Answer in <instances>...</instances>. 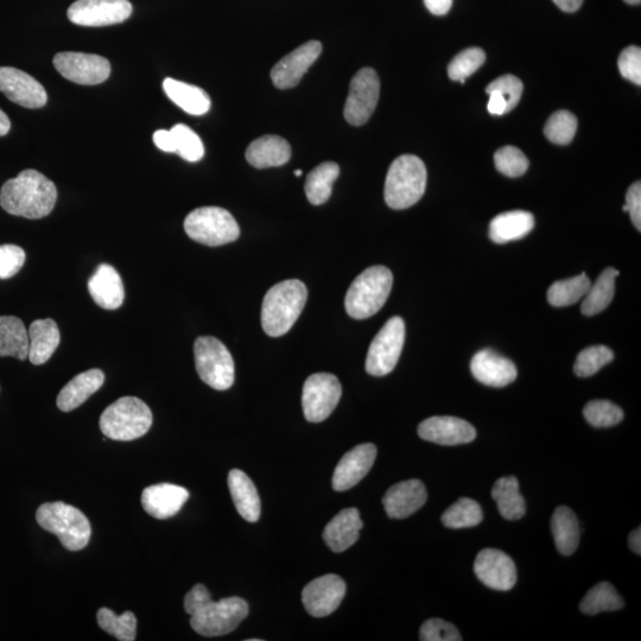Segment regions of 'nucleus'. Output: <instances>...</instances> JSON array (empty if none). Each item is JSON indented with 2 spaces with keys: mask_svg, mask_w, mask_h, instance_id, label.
<instances>
[{
  "mask_svg": "<svg viewBox=\"0 0 641 641\" xmlns=\"http://www.w3.org/2000/svg\"><path fill=\"white\" fill-rule=\"evenodd\" d=\"M184 609L192 617L190 626L203 637H221L233 632L249 615V605L244 599L212 600L208 589L196 585L184 598Z\"/></svg>",
  "mask_w": 641,
  "mask_h": 641,
  "instance_id": "1",
  "label": "nucleus"
},
{
  "mask_svg": "<svg viewBox=\"0 0 641 641\" xmlns=\"http://www.w3.org/2000/svg\"><path fill=\"white\" fill-rule=\"evenodd\" d=\"M54 182L37 170L22 171L4 183L0 190V206L6 213L30 220L48 217L56 205Z\"/></svg>",
  "mask_w": 641,
  "mask_h": 641,
  "instance_id": "2",
  "label": "nucleus"
},
{
  "mask_svg": "<svg viewBox=\"0 0 641 641\" xmlns=\"http://www.w3.org/2000/svg\"><path fill=\"white\" fill-rule=\"evenodd\" d=\"M307 298L306 285L297 279H289L272 287L263 301L264 332L272 338L287 334L302 314Z\"/></svg>",
  "mask_w": 641,
  "mask_h": 641,
  "instance_id": "3",
  "label": "nucleus"
},
{
  "mask_svg": "<svg viewBox=\"0 0 641 641\" xmlns=\"http://www.w3.org/2000/svg\"><path fill=\"white\" fill-rule=\"evenodd\" d=\"M427 180V168L420 157H398L387 171L384 192L387 206L401 211L416 205L425 193Z\"/></svg>",
  "mask_w": 641,
  "mask_h": 641,
  "instance_id": "4",
  "label": "nucleus"
},
{
  "mask_svg": "<svg viewBox=\"0 0 641 641\" xmlns=\"http://www.w3.org/2000/svg\"><path fill=\"white\" fill-rule=\"evenodd\" d=\"M36 520L43 530L54 533L69 551L87 547L92 536L90 520L72 505L56 501L38 507Z\"/></svg>",
  "mask_w": 641,
  "mask_h": 641,
  "instance_id": "5",
  "label": "nucleus"
},
{
  "mask_svg": "<svg viewBox=\"0 0 641 641\" xmlns=\"http://www.w3.org/2000/svg\"><path fill=\"white\" fill-rule=\"evenodd\" d=\"M392 284V272L385 266L368 268L354 279L347 291V314L355 320H365L376 315L389 298Z\"/></svg>",
  "mask_w": 641,
  "mask_h": 641,
  "instance_id": "6",
  "label": "nucleus"
},
{
  "mask_svg": "<svg viewBox=\"0 0 641 641\" xmlns=\"http://www.w3.org/2000/svg\"><path fill=\"white\" fill-rule=\"evenodd\" d=\"M152 412L142 399L123 397L107 406L100 416V430L114 441L141 439L151 428Z\"/></svg>",
  "mask_w": 641,
  "mask_h": 641,
  "instance_id": "7",
  "label": "nucleus"
},
{
  "mask_svg": "<svg viewBox=\"0 0 641 641\" xmlns=\"http://www.w3.org/2000/svg\"><path fill=\"white\" fill-rule=\"evenodd\" d=\"M184 231L196 243L212 247L233 243L240 236L236 219L220 207L195 209L184 220Z\"/></svg>",
  "mask_w": 641,
  "mask_h": 641,
  "instance_id": "8",
  "label": "nucleus"
},
{
  "mask_svg": "<svg viewBox=\"0 0 641 641\" xmlns=\"http://www.w3.org/2000/svg\"><path fill=\"white\" fill-rule=\"evenodd\" d=\"M195 366L202 382L218 391L234 383V361L227 347L213 336H200L194 344Z\"/></svg>",
  "mask_w": 641,
  "mask_h": 641,
  "instance_id": "9",
  "label": "nucleus"
},
{
  "mask_svg": "<svg viewBox=\"0 0 641 641\" xmlns=\"http://www.w3.org/2000/svg\"><path fill=\"white\" fill-rule=\"evenodd\" d=\"M405 342V323L395 316L387 321L368 349L366 371L373 377H384L395 370Z\"/></svg>",
  "mask_w": 641,
  "mask_h": 641,
  "instance_id": "10",
  "label": "nucleus"
},
{
  "mask_svg": "<svg viewBox=\"0 0 641 641\" xmlns=\"http://www.w3.org/2000/svg\"><path fill=\"white\" fill-rule=\"evenodd\" d=\"M342 387L330 373H316L303 386L302 406L308 422L320 423L333 414L340 402Z\"/></svg>",
  "mask_w": 641,
  "mask_h": 641,
  "instance_id": "11",
  "label": "nucleus"
},
{
  "mask_svg": "<svg viewBox=\"0 0 641 641\" xmlns=\"http://www.w3.org/2000/svg\"><path fill=\"white\" fill-rule=\"evenodd\" d=\"M379 76L372 68H363L354 75L349 85L344 116L348 124L361 126L368 122L378 105Z\"/></svg>",
  "mask_w": 641,
  "mask_h": 641,
  "instance_id": "12",
  "label": "nucleus"
},
{
  "mask_svg": "<svg viewBox=\"0 0 641 641\" xmlns=\"http://www.w3.org/2000/svg\"><path fill=\"white\" fill-rule=\"evenodd\" d=\"M54 66L63 78L84 86L103 84L111 75L110 61L93 54L59 53L54 57Z\"/></svg>",
  "mask_w": 641,
  "mask_h": 641,
  "instance_id": "13",
  "label": "nucleus"
},
{
  "mask_svg": "<svg viewBox=\"0 0 641 641\" xmlns=\"http://www.w3.org/2000/svg\"><path fill=\"white\" fill-rule=\"evenodd\" d=\"M129 0H76L69 6V21L81 27H107L130 18Z\"/></svg>",
  "mask_w": 641,
  "mask_h": 641,
  "instance_id": "14",
  "label": "nucleus"
},
{
  "mask_svg": "<svg viewBox=\"0 0 641 641\" xmlns=\"http://www.w3.org/2000/svg\"><path fill=\"white\" fill-rule=\"evenodd\" d=\"M346 595V583L338 575H325L310 582L302 592V602L314 618L334 613Z\"/></svg>",
  "mask_w": 641,
  "mask_h": 641,
  "instance_id": "15",
  "label": "nucleus"
},
{
  "mask_svg": "<svg viewBox=\"0 0 641 641\" xmlns=\"http://www.w3.org/2000/svg\"><path fill=\"white\" fill-rule=\"evenodd\" d=\"M474 573L486 587L494 590L507 592L516 586V564L509 555L500 550L480 551L475 558Z\"/></svg>",
  "mask_w": 641,
  "mask_h": 641,
  "instance_id": "16",
  "label": "nucleus"
},
{
  "mask_svg": "<svg viewBox=\"0 0 641 641\" xmlns=\"http://www.w3.org/2000/svg\"><path fill=\"white\" fill-rule=\"evenodd\" d=\"M321 53L322 44L319 41H309L283 57L271 71L275 87L278 90L296 87Z\"/></svg>",
  "mask_w": 641,
  "mask_h": 641,
  "instance_id": "17",
  "label": "nucleus"
},
{
  "mask_svg": "<svg viewBox=\"0 0 641 641\" xmlns=\"http://www.w3.org/2000/svg\"><path fill=\"white\" fill-rule=\"evenodd\" d=\"M0 92L25 109H41L48 101L47 92L40 82L12 67H0Z\"/></svg>",
  "mask_w": 641,
  "mask_h": 641,
  "instance_id": "18",
  "label": "nucleus"
},
{
  "mask_svg": "<svg viewBox=\"0 0 641 641\" xmlns=\"http://www.w3.org/2000/svg\"><path fill=\"white\" fill-rule=\"evenodd\" d=\"M418 435L422 440L440 444V446H459L477 439V430L471 423L461 418L435 416L420 424Z\"/></svg>",
  "mask_w": 641,
  "mask_h": 641,
  "instance_id": "19",
  "label": "nucleus"
},
{
  "mask_svg": "<svg viewBox=\"0 0 641 641\" xmlns=\"http://www.w3.org/2000/svg\"><path fill=\"white\" fill-rule=\"evenodd\" d=\"M377 458V448L372 443L359 444L348 452L336 466L332 485L336 492H345L358 485L371 471Z\"/></svg>",
  "mask_w": 641,
  "mask_h": 641,
  "instance_id": "20",
  "label": "nucleus"
},
{
  "mask_svg": "<svg viewBox=\"0 0 641 641\" xmlns=\"http://www.w3.org/2000/svg\"><path fill=\"white\" fill-rule=\"evenodd\" d=\"M427 488L420 480L399 482L386 492L383 498L384 509L392 519L412 516L427 503Z\"/></svg>",
  "mask_w": 641,
  "mask_h": 641,
  "instance_id": "21",
  "label": "nucleus"
},
{
  "mask_svg": "<svg viewBox=\"0 0 641 641\" xmlns=\"http://www.w3.org/2000/svg\"><path fill=\"white\" fill-rule=\"evenodd\" d=\"M188 499L189 492L186 488L173 484H158L145 488L142 493V506L151 517L164 520L176 516Z\"/></svg>",
  "mask_w": 641,
  "mask_h": 641,
  "instance_id": "22",
  "label": "nucleus"
},
{
  "mask_svg": "<svg viewBox=\"0 0 641 641\" xmlns=\"http://www.w3.org/2000/svg\"><path fill=\"white\" fill-rule=\"evenodd\" d=\"M471 371L478 382L491 387L510 385L518 374L516 365L510 359L501 357L491 349H484L474 355Z\"/></svg>",
  "mask_w": 641,
  "mask_h": 641,
  "instance_id": "23",
  "label": "nucleus"
},
{
  "mask_svg": "<svg viewBox=\"0 0 641 641\" xmlns=\"http://www.w3.org/2000/svg\"><path fill=\"white\" fill-rule=\"evenodd\" d=\"M88 290L100 308L116 310L123 306L125 289L122 277L109 264H101L88 281Z\"/></svg>",
  "mask_w": 641,
  "mask_h": 641,
  "instance_id": "24",
  "label": "nucleus"
},
{
  "mask_svg": "<svg viewBox=\"0 0 641 641\" xmlns=\"http://www.w3.org/2000/svg\"><path fill=\"white\" fill-rule=\"evenodd\" d=\"M363 528L360 512L357 509H346L330 520L322 536L330 550L344 552L357 543Z\"/></svg>",
  "mask_w": 641,
  "mask_h": 641,
  "instance_id": "25",
  "label": "nucleus"
},
{
  "mask_svg": "<svg viewBox=\"0 0 641 641\" xmlns=\"http://www.w3.org/2000/svg\"><path fill=\"white\" fill-rule=\"evenodd\" d=\"M105 383L103 371L94 370L78 374L71 380L57 396V408L63 412L73 411L84 404L88 398L100 390Z\"/></svg>",
  "mask_w": 641,
  "mask_h": 641,
  "instance_id": "26",
  "label": "nucleus"
},
{
  "mask_svg": "<svg viewBox=\"0 0 641 641\" xmlns=\"http://www.w3.org/2000/svg\"><path fill=\"white\" fill-rule=\"evenodd\" d=\"M30 363L36 366L46 364L60 345L59 326L53 319L36 320L28 329Z\"/></svg>",
  "mask_w": 641,
  "mask_h": 641,
  "instance_id": "27",
  "label": "nucleus"
},
{
  "mask_svg": "<svg viewBox=\"0 0 641 641\" xmlns=\"http://www.w3.org/2000/svg\"><path fill=\"white\" fill-rule=\"evenodd\" d=\"M290 158V144L278 136L260 137L246 150L247 162L257 169L281 167L287 164Z\"/></svg>",
  "mask_w": 641,
  "mask_h": 641,
  "instance_id": "28",
  "label": "nucleus"
},
{
  "mask_svg": "<svg viewBox=\"0 0 641 641\" xmlns=\"http://www.w3.org/2000/svg\"><path fill=\"white\" fill-rule=\"evenodd\" d=\"M228 488L232 495L234 506L240 516L249 523H256L262 512L260 498L255 484L239 469H233L228 474Z\"/></svg>",
  "mask_w": 641,
  "mask_h": 641,
  "instance_id": "29",
  "label": "nucleus"
},
{
  "mask_svg": "<svg viewBox=\"0 0 641 641\" xmlns=\"http://www.w3.org/2000/svg\"><path fill=\"white\" fill-rule=\"evenodd\" d=\"M535 227V218L529 212L513 211L499 214L490 225V238L495 244H507L523 239Z\"/></svg>",
  "mask_w": 641,
  "mask_h": 641,
  "instance_id": "30",
  "label": "nucleus"
},
{
  "mask_svg": "<svg viewBox=\"0 0 641 641\" xmlns=\"http://www.w3.org/2000/svg\"><path fill=\"white\" fill-rule=\"evenodd\" d=\"M163 90L174 104L192 116H203L211 109V98L198 86L168 78L163 81Z\"/></svg>",
  "mask_w": 641,
  "mask_h": 641,
  "instance_id": "31",
  "label": "nucleus"
},
{
  "mask_svg": "<svg viewBox=\"0 0 641 641\" xmlns=\"http://www.w3.org/2000/svg\"><path fill=\"white\" fill-rule=\"evenodd\" d=\"M551 531L558 552L564 556L573 555L580 544V522L573 510L567 506L557 507L551 518Z\"/></svg>",
  "mask_w": 641,
  "mask_h": 641,
  "instance_id": "32",
  "label": "nucleus"
},
{
  "mask_svg": "<svg viewBox=\"0 0 641 641\" xmlns=\"http://www.w3.org/2000/svg\"><path fill=\"white\" fill-rule=\"evenodd\" d=\"M12 357L24 361L29 357V335L21 319L0 316V358Z\"/></svg>",
  "mask_w": 641,
  "mask_h": 641,
  "instance_id": "33",
  "label": "nucleus"
},
{
  "mask_svg": "<svg viewBox=\"0 0 641 641\" xmlns=\"http://www.w3.org/2000/svg\"><path fill=\"white\" fill-rule=\"evenodd\" d=\"M492 497L497 501L498 510L505 519L519 520L525 516V500L520 494L517 478H501L495 482Z\"/></svg>",
  "mask_w": 641,
  "mask_h": 641,
  "instance_id": "34",
  "label": "nucleus"
},
{
  "mask_svg": "<svg viewBox=\"0 0 641 641\" xmlns=\"http://www.w3.org/2000/svg\"><path fill=\"white\" fill-rule=\"evenodd\" d=\"M620 272L614 268H608L592 285L582 303V314L586 316L598 315L612 303L615 294V279Z\"/></svg>",
  "mask_w": 641,
  "mask_h": 641,
  "instance_id": "35",
  "label": "nucleus"
},
{
  "mask_svg": "<svg viewBox=\"0 0 641 641\" xmlns=\"http://www.w3.org/2000/svg\"><path fill=\"white\" fill-rule=\"evenodd\" d=\"M339 175L340 167L334 162L322 163L310 171L304 186L309 202L314 206L326 203L332 195L333 184Z\"/></svg>",
  "mask_w": 641,
  "mask_h": 641,
  "instance_id": "36",
  "label": "nucleus"
},
{
  "mask_svg": "<svg viewBox=\"0 0 641 641\" xmlns=\"http://www.w3.org/2000/svg\"><path fill=\"white\" fill-rule=\"evenodd\" d=\"M624 606L625 602L617 589L611 583L601 582L589 590L580 604V609L587 615H596L602 612L620 611Z\"/></svg>",
  "mask_w": 641,
  "mask_h": 641,
  "instance_id": "37",
  "label": "nucleus"
},
{
  "mask_svg": "<svg viewBox=\"0 0 641 641\" xmlns=\"http://www.w3.org/2000/svg\"><path fill=\"white\" fill-rule=\"evenodd\" d=\"M592 285L586 274L564 279L551 285L548 290V301L554 307H568L582 300Z\"/></svg>",
  "mask_w": 641,
  "mask_h": 641,
  "instance_id": "38",
  "label": "nucleus"
},
{
  "mask_svg": "<svg viewBox=\"0 0 641 641\" xmlns=\"http://www.w3.org/2000/svg\"><path fill=\"white\" fill-rule=\"evenodd\" d=\"M484 519V512L477 501L461 498L443 513L442 523L449 529H466L477 526Z\"/></svg>",
  "mask_w": 641,
  "mask_h": 641,
  "instance_id": "39",
  "label": "nucleus"
},
{
  "mask_svg": "<svg viewBox=\"0 0 641 641\" xmlns=\"http://www.w3.org/2000/svg\"><path fill=\"white\" fill-rule=\"evenodd\" d=\"M101 630L111 634L120 641H133L137 636V618L132 612L122 615L114 614L109 608H100L97 614Z\"/></svg>",
  "mask_w": 641,
  "mask_h": 641,
  "instance_id": "40",
  "label": "nucleus"
},
{
  "mask_svg": "<svg viewBox=\"0 0 641 641\" xmlns=\"http://www.w3.org/2000/svg\"><path fill=\"white\" fill-rule=\"evenodd\" d=\"M614 353L606 346H592L577 355L574 372L577 377L588 378L598 373L602 367L612 363Z\"/></svg>",
  "mask_w": 641,
  "mask_h": 641,
  "instance_id": "41",
  "label": "nucleus"
},
{
  "mask_svg": "<svg viewBox=\"0 0 641 641\" xmlns=\"http://www.w3.org/2000/svg\"><path fill=\"white\" fill-rule=\"evenodd\" d=\"M174 139L176 154L188 162H199L205 156V147L201 138L184 124H177L170 130Z\"/></svg>",
  "mask_w": 641,
  "mask_h": 641,
  "instance_id": "42",
  "label": "nucleus"
},
{
  "mask_svg": "<svg viewBox=\"0 0 641 641\" xmlns=\"http://www.w3.org/2000/svg\"><path fill=\"white\" fill-rule=\"evenodd\" d=\"M577 131V119L569 111H558L550 117L544 128V135L551 143L567 145L573 141Z\"/></svg>",
  "mask_w": 641,
  "mask_h": 641,
  "instance_id": "43",
  "label": "nucleus"
},
{
  "mask_svg": "<svg viewBox=\"0 0 641 641\" xmlns=\"http://www.w3.org/2000/svg\"><path fill=\"white\" fill-rule=\"evenodd\" d=\"M486 61V54L480 48H468L463 50L455 59L450 62L448 67L449 78L454 81H460L465 84L469 76L473 75L478 69L484 65Z\"/></svg>",
  "mask_w": 641,
  "mask_h": 641,
  "instance_id": "44",
  "label": "nucleus"
},
{
  "mask_svg": "<svg viewBox=\"0 0 641 641\" xmlns=\"http://www.w3.org/2000/svg\"><path fill=\"white\" fill-rule=\"evenodd\" d=\"M583 415L595 428H611L624 420V411L609 401L589 402L583 409Z\"/></svg>",
  "mask_w": 641,
  "mask_h": 641,
  "instance_id": "45",
  "label": "nucleus"
},
{
  "mask_svg": "<svg viewBox=\"0 0 641 641\" xmlns=\"http://www.w3.org/2000/svg\"><path fill=\"white\" fill-rule=\"evenodd\" d=\"M494 163L501 174L512 177V179L523 176L530 165L528 157L516 147L499 149L495 152Z\"/></svg>",
  "mask_w": 641,
  "mask_h": 641,
  "instance_id": "46",
  "label": "nucleus"
},
{
  "mask_svg": "<svg viewBox=\"0 0 641 641\" xmlns=\"http://www.w3.org/2000/svg\"><path fill=\"white\" fill-rule=\"evenodd\" d=\"M523 90V82L517 76L504 75L491 82L486 88V93L498 92L503 95L507 104V112H510L516 109L520 99H522Z\"/></svg>",
  "mask_w": 641,
  "mask_h": 641,
  "instance_id": "47",
  "label": "nucleus"
},
{
  "mask_svg": "<svg viewBox=\"0 0 641 641\" xmlns=\"http://www.w3.org/2000/svg\"><path fill=\"white\" fill-rule=\"evenodd\" d=\"M422 641H461L458 628L442 619H429L421 627Z\"/></svg>",
  "mask_w": 641,
  "mask_h": 641,
  "instance_id": "48",
  "label": "nucleus"
},
{
  "mask_svg": "<svg viewBox=\"0 0 641 641\" xmlns=\"http://www.w3.org/2000/svg\"><path fill=\"white\" fill-rule=\"evenodd\" d=\"M25 252L16 245H0V279H9L18 274L25 263Z\"/></svg>",
  "mask_w": 641,
  "mask_h": 641,
  "instance_id": "49",
  "label": "nucleus"
},
{
  "mask_svg": "<svg viewBox=\"0 0 641 641\" xmlns=\"http://www.w3.org/2000/svg\"><path fill=\"white\" fill-rule=\"evenodd\" d=\"M619 71L628 81L641 85V49L628 47L621 53L618 61Z\"/></svg>",
  "mask_w": 641,
  "mask_h": 641,
  "instance_id": "50",
  "label": "nucleus"
},
{
  "mask_svg": "<svg viewBox=\"0 0 641 641\" xmlns=\"http://www.w3.org/2000/svg\"><path fill=\"white\" fill-rule=\"evenodd\" d=\"M627 212L631 215L634 227L641 231V183H633L626 194Z\"/></svg>",
  "mask_w": 641,
  "mask_h": 641,
  "instance_id": "51",
  "label": "nucleus"
},
{
  "mask_svg": "<svg viewBox=\"0 0 641 641\" xmlns=\"http://www.w3.org/2000/svg\"><path fill=\"white\" fill-rule=\"evenodd\" d=\"M490 101H488L487 109L488 112L493 114V116H503L507 113V104L503 95L498 92H490Z\"/></svg>",
  "mask_w": 641,
  "mask_h": 641,
  "instance_id": "52",
  "label": "nucleus"
},
{
  "mask_svg": "<svg viewBox=\"0 0 641 641\" xmlns=\"http://www.w3.org/2000/svg\"><path fill=\"white\" fill-rule=\"evenodd\" d=\"M156 147L164 152H175L174 139L170 131L158 130L154 133Z\"/></svg>",
  "mask_w": 641,
  "mask_h": 641,
  "instance_id": "53",
  "label": "nucleus"
},
{
  "mask_svg": "<svg viewBox=\"0 0 641 641\" xmlns=\"http://www.w3.org/2000/svg\"><path fill=\"white\" fill-rule=\"evenodd\" d=\"M425 6L435 16L447 15L453 6V0H424Z\"/></svg>",
  "mask_w": 641,
  "mask_h": 641,
  "instance_id": "54",
  "label": "nucleus"
},
{
  "mask_svg": "<svg viewBox=\"0 0 641 641\" xmlns=\"http://www.w3.org/2000/svg\"><path fill=\"white\" fill-rule=\"evenodd\" d=\"M564 12H575L582 6L583 0H552Z\"/></svg>",
  "mask_w": 641,
  "mask_h": 641,
  "instance_id": "55",
  "label": "nucleus"
},
{
  "mask_svg": "<svg viewBox=\"0 0 641 641\" xmlns=\"http://www.w3.org/2000/svg\"><path fill=\"white\" fill-rule=\"evenodd\" d=\"M628 544H630V548L634 552V554H637L638 556L641 555V529L638 528L637 530H634L630 537H628Z\"/></svg>",
  "mask_w": 641,
  "mask_h": 641,
  "instance_id": "56",
  "label": "nucleus"
},
{
  "mask_svg": "<svg viewBox=\"0 0 641 641\" xmlns=\"http://www.w3.org/2000/svg\"><path fill=\"white\" fill-rule=\"evenodd\" d=\"M10 129H11L10 119L8 116H6L5 112L2 109H0V137L8 135Z\"/></svg>",
  "mask_w": 641,
  "mask_h": 641,
  "instance_id": "57",
  "label": "nucleus"
},
{
  "mask_svg": "<svg viewBox=\"0 0 641 641\" xmlns=\"http://www.w3.org/2000/svg\"><path fill=\"white\" fill-rule=\"evenodd\" d=\"M624 2L630 5H638L640 4L641 0H624Z\"/></svg>",
  "mask_w": 641,
  "mask_h": 641,
  "instance_id": "58",
  "label": "nucleus"
},
{
  "mask_svg": "<svg viewBox=\"0 0 641 641\" xmlns=\"http://www.w3.org/2000/svg\"><path fill=\"white\" fill-rule=\"evenodd\" d=\"M302 174H303V171H302V170H296V171H295V175H296L297 177L302 176Z\"/></svg>",
  "mask_w": 641,
  "mask_h": 641,
  "instance_id": "59",
  "label": "nucleus"
}]
</instances>
